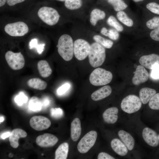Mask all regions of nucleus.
<instances>
[{"mask_svg": "<svg viewBox=\"0 0 159 159\" xmlns=\"http://www.w3.org/2000/svg\"><path fill=\"white\" fill-rule=\"evenodd\" d=\"M27 100V97L23 92H20L16 96L14 99L15 102L19 106H21L26 103Z\"/></svg>", "mask_w": 159, "mask_h": 159, "instance_id": "obj_34", "label": "nucleus"}, {"mask_svg": "<svg viewBox=\"0 0 159 159\" xmlns=\"http://www.w3.org/2000/svg\"><path fill=\"white\" fill-rule=\"evenodd\" d=\"M5 58L9 66L13 70L20 69L24 66L25 60L21 52L14 53L8 51L5 54Z\"/></svg>", "mask_w": 159, "mask_h": 159, "instance_id": "obj_7", "label": "nucleus"}, {"mask_svg": "<svg viewBox=\"0 0 159 159\" xmlns=\"http://www.w3.org/2000/svg\"><path fill=\"white\" fill-rule=\"evenodd\" d=\"M82 0H66L64 5L67 9L70 10H76L80 8L82 5Z\"/></svg>", "mask_w": 159, "mask_h": 159, "instance_id": "obj_30", "label": "nucleus"}, {"mask_svg": "<svg viewBox=\"0 0 159 159\" xmlns=\"http://www.w3.org/2000/svg\"><path fill=\"white\" fill-rule=\"evenodd\" d=\"M107 22L109 25L113 27L118 32H122L123 30V26L113 16H110L108 18Z\"/></svg>", "mask_w": 159, "mask_h": 159, "instance_id": "obj_31", "label": "nucleus"}, {"mask_svg": "<svg viewBox=\"0 0 159 159\" xmlns=\"http://www.w3.org/2000/svg\"><path fill=\"white\" fill-rule=\"evenodd\" d=\"M142 136L144 141L149 145L156 147L159 145L158 135L153 130L148 127L145 128L142 131Z\"/></svg>", "mask_w": 159, "mask_h": 159, "instance_id": "obj_13", "label": "nucleus"}, {"mask_svg": "<svg viewBox=\"0 0 159 159\" xmlns=\"http://www.w3.org/2000/svg\"><path fill=\"white\" fill-rule=\"evenodd\" d=\"M58 138L51 134L46 133L38 136L36 139L37 145L42 148L52 147L58 142Z\"/></svg>", "mask_w": 159, "mask_h": 159, "instance_id": "obj_11", "label": "nucleus"}, {"mask_svg": "<svg viewBox=\"0 0 159 159\" xmlns=\"http://www.w3.org/2000/svg\"><path fill=\"white\" fill-rule=\"evenodd\" d=\"M81 127L80 120L78 118H74L71 124V136L74 141H77L81 133Z\"/></svg>", "mask_w": 159, "mask_h": 159, "instance_id": "obj_18", "label": "nucleus"}, {"mask_svg": "<svg viewBox=\"0 0 159 159\" xmlns=\"http://www.w3.org/2000/svg\"><path fill=\"white\" fill-rule=\"evenodd\" d=\"M111 146L113 150L120 156H125L128 153L127 147L117 138L114 139L111 141Z\"/></svg>", "mask_w": 159, "mask_h": 159, "instance_id": "obj_20", "label": "nucleus"}, {"mask_svg": "<svg viewBox=\"0 0 159 159\" xmlns=\"http://www.w3.org/2000/svg\"><path fill=\"white\" fill-rule=\"evenodd\" d=\"M149 107L152 109L159 110V93H156L149 102Z\"/></svg>", "mask_w": 159, "mask_h": 159, "instance_id": "obj_32", "label": "nucleus"}, {"mask_svg": "<svg viewBox=\"0 0 159 159\" xmlns=\"http://www.w3.org/2000/svg\"><path fill=\"white\" fill-rule=\"evenodd\" d=\"M37 67L39 74L43 77H47L52 73V70L46 60L39 61L37 64Z\"/></svg>", "mask_w": 159, "mask_h": 159, "instance_id": "obj_22", "label": "nucleus"}, {"mask_svg": "<svg viewBox=\"0 0 159 159\" xmlns=\"http://www.w3.org/2000/svg\"><path fill=\"white\" fill-rule=\"evenodd\" d=\"M6 1V0H0V6L1 7L4 5Z\"/></svg>", "mask_w": 159, "mask_h": 159, "instance_id": "obj_48", "label": "nucleus"}, {"mask_svg": "<svg viewBox=\"0 0 159 159\" xmlns=\"http://www.w3.org/2000/svg\"><path fill=\"white\" fill-rule=\"evenodd\" d=\"M4 120V117L3 116L0 117V122H3Z\"/></svg>", "mask_w": 159, "mask_h": 159, "instance_id": "obj_49", "label": "nucleus"}, {"mask_svg": "<svg viewBox=\"0 0 159 159\" xmlns=\"http://www.w3.org/2000/svg\"><path fill=\"white\" fill-rule=\"evenodd\" d=\"M59 55L65 61H70L74 53V43L72 37L67 34H64L59 37L57 46Z\"/></svg>", "mask_w": 159, "mask_h": 159, "instance_id": "obj_1", "label": "nucleus"}, {"mask_svg": "<svg viewBox=\"0 0 159 159\" xmlns=\"http://www.w3.org/2000/svg\"><path fill=\"white\" fill-rule=\"evenodd\" d=\"M26 132L20 128H16L11 132L9 140L11 146L13 148H17L19 145L18 140L21 138H25L27 136Z\"/></svg>", "mask_w": 159, "mask_h": 159, "instance_id": "obj_15", "label": "nucleus"}, {"mask_svg": "<svg viewBox=\"0 0 159 159\" xmlns=\"http://www.w3.org/2000/svg\"><path fill=\"white\" fill-rule=\"evenodd\" d=\"M117 19L124 25L129 27L132 26L133 24L132 20L129 18L124 11H118L117 14Z\"/></svg>", "mask_w": 159, "mask_h": 159, "instance_id": "obj_27", "label": "nucleus"}, {"mask_svg": "<svg viewBox=\"0 0 159 159\" xmlns=\"http://www.w3.org/2000/svg\"><path fill=\"white\" fill-rule=\"evenodd\" d=\"M156 93V90L153 89L144 87L140 90L139 98L143 104H146Z\"/></svg>", "mask_w": 159, "mask_h": 159, "instance_id": "obj_21", "label": "nucleus"}, {"mask_svg": "<svg viewBox=\"0 0 159 159\" xmlns=\"http://www.w3.org/2000/svg\"><path fill=\"white\" fill-rule=\"evenodd\" d=\"M39 18L44 22L50 26H53L58 22L60 16L58 11L53 8L43 6L38 12Z\"/></svg>", "mask_w": 159, "mask_h": 159, "instance_id": "obj_5", "label": "nucleus"}, {"mask_svg": "<svg viewBox=\"0 0 159 159\" xmlns=\"http://www.w3.org/2000/svg\"><path fill=\"white\" fill-rule=\"evenodd\" d=\"M112 92L111 87L106 85L94 92L91 95L92 99L97 101L103 99L110 95Z\"/></svg>", "mask_w": 159, "mask_h": 159, "instance_id": "obj_17", "label": "nucleus"}, {"mask_svg": "<svg viewBox=\"0 0 159 159\" xmlns=\"http://www.w3.org/2000/svg\"><path fill=\"white\" fill-rule=\"evenodd\" d=\"M45 44H44L38 45L36 48L37 52L39 54H41L43 52Z\"/></svg>", "mask_w": 159, "mask_h": 159, "instance_id": "obj_44", "label": "nucleus"}, {"mask_svg": "<svg viewBox=\"0 0 159 159\" xmlns=\"http://www.w3.org/2000/svg\"><path fill=\"white\" fill-rule=\"evenodd\" d=\"M97 137V133L95 131H91L86 134L78 144L79 152L82 153H87L94 145Z\"/></svg>", "mask_w": 159, "mask_h": 159, "instance_id": "obj_6", "label": "nucleus"}, {"mask_svg": "<svg viewBox=\"0 0 159 159\" xmlns=\"http://www.w3.org/2000/svg\"><path fill=\"white\" fill-rule=\"evenodd\" d=\"M69 149V145L67 143H64L60 145L55 152V159H66Z\"/></svg>", "mask_w": 159, "mask_h": 159, "instance_id": "obj_25", "label": "nucleus"}, {"mask_svg": "<svg viewBox=\"0 0 159 159\" xmlns=\"http://www.w3.org/2000/svg\"><path fill=\"white\" fill-rule=\"evenodd\" d=\"M147 26L150 29L159 28V16H155L148 20L146 23Z\"/></svg>", "mask_w": 159, "mask_h": 159, "instance_id": "obj_33", "label": "nucleus"}, {"mask_svg": "<svg viewBox=\"0 0 159 159\" xmlns=\"http://www.w3.org/2000/svg\"><path fill=\"white\" fill-rule=\"evenodd\" d=\"M98 159H114L115 158L108 153L105 152H101L97 156Z\"/></svg>", "mask_w": 159, "mask_h": 159, "instance_id": "obj_41", "label": "nucleus"}, {"mask_svg": "<svg viewBox=\"0 0 159 159\" xmlns=\"http://www.w3.org/2000/svg\"><path fill=\"white\" fill-rule=\"evenodd\" d=\"M139 62L145 67L152 69L155 65L159 64V55L152 54L143 55L140 58Z\"/></svg>", "mask_w": 159, "mask_h": 159, "instance_id": "obj_14", "label": "nucleus"}, {"mask_svg": "<svg viewBox=\"0 0 159 159\" xmlns=\"http://www.w3.org/2000/svg\"><path fill=\"white\" fill-rule=\"evenodd\" d=\"M42 103V106L46 107L49 105L50 101L48 98H46L43 99Z\"/></svg>", "mask_w": 159, "mask_h": 159, "instance_id": "obj_45", "label": "nucleus"}, {"mask_svg": "<svg viewBox=\"0 0 159 159\" xmlns=\"http://www.w3.org/2000/svg\"><path fill=\"white\" fill-rule=\"evenodd\" d=\"M90 45L88 42L83 39H79L75 40L74 53L76 59L79 60L85 59L88 55Z\"/></svg>", "mask_w": 159, "mask_h": 159, "instance_id": "obj_9", "label": "nucleus"}, {"mask_svg": "<svg viewBox=\"0 0 159 159\" xmlns=\"http://www.w3.org/2000/svg\"><path fill=\"white\" fill-rule=\"evenodd\" d=\"M25 0H6L7 4L10 6H14L17 4L23 2Z\"/></svg>", "mask_w": 159, "mask_h": 159, "instance_id": "obj_42", "label": "nucleus"}, {"mask_svg": "<svg viewBox=\"0 0 159 159\" xmlns=\"http://www.w3.org/2000/svg\"><path fill=\"white\" fill-rule=\"evenodd\" d=\"M108 37L111 39L116 40L119 38V34L115 29H111L108 30Z\"/></svg>", "mask_w": 159, "mask_h": 159, "instance_id": "obj_38", "label": "nucleus"}, {"mask_svg": "<svg viewBox=\"0 0 159 159\" xmlns=\"http://www.w3.org/2000/svg\"><path fill=\"white\" fill-rule=\"evenodd\" d=\"M70 85L69 83H66L59 87L57 90V94L62 95L64 94L69 89Z\"/></svg>", "mask_w": 159, "mask_h": 159, "instance_id": "obj_39", "label": "nucleus"}, {"mask_svg": "<svg viewBox=\"0 0 159 159\" xmlns=\"http://www.w3.org/2000/svg\"><path fill=\"white\" fill-rule=\"evenodd\" d=\"M112 74L110 71L102 68H97L91 73L89 81L93 85H103L110 83L112 80Z\"/></svg>", "mask_w": 159, "mask_h": 159, "instance_id": "obj_3", "label": "nucleus"}, {"mask_svg": "<svg viewBox=\"0 0 159 159\" xmlns=\"http://www.w3.org/2000/svg\"><path fill=\"white\" fill-rule=\"evenodd\" d=\"M134 2H141L143 1L144 0H133Z\"/></svg>", "mask_w": 159, "mask_h": 159, "instance_id": "obj_50", "label": "nucleus"}, {"mask_svg": "<svg viewBox=\"0 0 159 159\" xmlns=\"http://www.w3.org/2000/svg\"><path fill=\"white\" fill-rule=\"evenodd\" d=\"M142 102L138 96L130 95L125 97L121 103V107L125 112L131 114L138 111L141 108Z\"/></svg>", "mask_w": 159, "mask_h": 159, "instance_id": "obj_4", "label": "nucleus"}, {"mask_svg": "<svg viewBox=\"0 0 159 159\" xmlns=\"http://www.w3.org/2000/svg\"><path fill=\"white\" fill-rule=\"evenodd\" d=\"M149 77L148 73L145 67L142 65H138L134 72L132 82L134 85H138L146 82Z\"/></svg>", "mask_w": 159, "mask_h": 159, "instance_id": "obj_12", "label": "nucleus"}, {"mask_svg": "<svg viewBox=\"0 0 159 159\" xmlns=\"http://www.w3.org/2000/svg\"><path fill=\"white\" fill-rule=\"evenodd\" d=\"M4 30L11 36L21 37L28 33L29 28L24 22L18 21L6 24L4 27Z\"/></svg>", "mask_w": 159, "mask_h": 159, "instance_id": "obj_8", "label": "nucleus"}, {"mask_svg": "<svg viewBox=\"0 0 159 159\" xmlns=\"http://www.w3.org/2000/svg\"><path fill=\"white\" fill-rule=\"evenodd\" d=\"M106 16L105 12L99 9H95L91 12L90 21L93 26H95L98 21L104 19Z\"/></svg>", "mask_w": 159, "mask_h": 159, "instance_id": "obj_24", "label": "nucleus"}, {"mask_svg": "<svg viewBox=\"0 0 159 159\" xmlns=\"http://www.w3.org/2000/svg\"><path fill=\"white\" fill-rule=\"evenodd\" d=\"M146 8L152 12L159 15V4L154 2L148 3Z\"/></svg>", "mask_w": 159, "mask_h": 159, "instance_id": "obj_35", "label": "nucleus"}, {"mask_svg": "<svg viewBox=\"0 0 159 159\" xmlns=\"http://www.w3.org/2000/svg\"><path fill=\"white\" fill-rule=\"evenodd\" d=\"M118 109L112 107L107 109L103 112L102 117L104 121L108 124H114L118 119Z\"/></svg>", "mask_w": 159, "mask_h": 159, "instance_id": "obj_16", "label": "nucleus"}, {"mask_svg": "<svg viewBox=\"0 0 159 159\" xmlns=\"http://www.w3.org/2000/svg\"><path fill=\"white\" fill-rule=\"evenodd\" d=\"M27 84L30 87L39 90H44L47 85L45 82L37 78L29 79L27 82Z\"/></svg>", "mask_w": 159, "mask_h": 159, "instance_id": "obj_23", "label": "nucleus"}, {"mask_svg": "<svg viewBox=\"0 0 159 159\" xmlns=\"http://www.w3.org/2000/svg\"><path fill=\"white\" fill-rule=\"evenodd\" d=\"M150 36L153 39L159 41V28L151 31L150 34Z\"/></svg>", "mask_w": 159, "mask_h": 159, "instance_id": "obj_40", "label": "nucleus"}, {"mask_svg": "<svg viewBox=\"0 0 159 159\" xmlns=\"http://www.w3.org/2000/svg\"><path fill=\"white\" fill-rule=\"evenodd\" d=\"M42 102L37 97L33 96L29 101L28 107L29 109L34 112H38L41 110L42 107Z\"/></svg>", "mask_w": 159, "mask_h": 159, "instance_id": "obj_26", "label": "nucleus"}, {"mask_svg": "<svg viewBox=\"0 0 159 159\" xmlns=\"http://www.w3.org/2000/svg\"><path fill=\"white\" fill-rule=\"evenodd\" d=\"M93 39L96 42L107 48H110L113 45V43L112 41L105 39L99 35H94Z\"/></svg>", "mask_w": 159, "mask_h": 159, "instance_id": "obj_29", "label": "nucleus"}, {"mask_svg": "<svg viewBox=\"0 0 159 159\" xmlns=\"http://www.w3.org/2000/svg\"><path fill=\"white\" fill-rule=\"evenodd\" d=\"M58 1H65L66 0H57Z\"/></svg>", "mask_w": 159, "mask_h": 159, "instance_id": "obj_51", "label": "nucleus"}, {"mask_svg": "<svg viewBox=\"0 0 159 159\" xmlns=\"http://www.w3.org/2000/svg\"><path fill=\"white\" fill-rule=\"evenodd\" d=\"M88 56L91 66L93 67H98L101 66L105 61V49L100 44L94 42L90 45Z\"/></svg>", "mask_w": 159, "mask_h": 159, "instance_id": "obj_2", "label": "nucleus"}, {"mask_svg": "<svg viewBox=\"0 0 159 159\" xmlns=\"http://www.w3.org/2000/svg\"><path fill=\"white\" fill-rule=\"evenodd\" d=\"M52 117L56 118L62 117L63 115V110L59 108H52L50 110Z\"/></svg>", "mask_w": 159, "mask_h": 159, "instance_id": "obj_36", "label": "nucleus"}, {"mask_svg": "<svg viewBox=\"0 0 159 159\" xmlns=\"http://www.w3.org/2000/svg\"><path fill=\"white\" fill-rule=\"evenodd\" d=\"M158 140L159 141V134L158 135Z\"/></svg>", "mask_w": 159, "mask_h": 159, "instance_id": "obj_52", "label": "nucleus"}, {"mask_svg": "<svg viewBox=\"0 0 159 159\" xmlns=\"http://www.w3.org/2000/svg\"><path fill=\"white\" fill-rule=\"evenodd\" d=\"M107 2L113 6L114 10L116 11L124 10L128 6L123 0H108Z\"/></svg>", "mask_w": 159, "mask_h": 159, "instance_id": "obj_28", "label": "nucleus"}, {"mask_svg": "<svg viewBox=\"0 0 159 159\" xmlns=\"http://www.w3.org/2000/svg\"><path fill=\"white\" fill-rule=\"evenodd\" d=\"M37 42V39L34 38L32 39L29 43L30 48L32 49L33 48H36L38 45Z\"/></svg>", "mask_w": 159, "mask_h": 159, "instance_id": "obj_43", "label": "nucleus"}, {"mask_svg": "<svg viewBox=\"0 0 159 159\" xmlns=\"http://www.w3.org/2000/svg\"><path fill=\"white\" fill-rule=\"evenodd\" d=\"M29 124L34 130L41 131L48 129L51 125V122L49 119L44 116H35L31 118Z\"/></svg>", "mask_w": 159, "mask_h": 159, "instance_id": "obj_10", "label": "nucleus"}, {"mask_svg": "<svg viewBox=\"0 0 159 159\" xmlns=\"http://www.w3.org/2000/svg\"><path fill=\"white\" fill-rule=\"evenodd\" d=\"M118 134L128 150H132L135 145V140L132 135L128 132L122 130H119Z\"/></svg>", "mask_w": 159, "mask_h": 159, "instance_id": "obj_19", "label": "nucleus"}, {"mask_svg": "<svg viewBox=\"0 0 159 159\" xmlns=\"http://www.w3.org/2000/svg\"><path fill=\"white\" fill-rule=\"evenodd\" d=\"M11 134V133L9 132H4L3 133L1 136V138L3 139H4L5 138L9 137Z\"/></svg>", "mask_w": 159, "mask_h": 159, "instance_id": "obj_47", "label": "nucleus"}, {"mask_svg": "<svg viewBox=\"0 0 159 159\" xmlns=\"http://www.w3.org/2000/svg\"><path fill=\"white\" fill-rule=\"evenodd\" d=\"M151 70V77L153 80H159V64L155 65Z\"/></svg>", "mask_w": 159, "mask_h": 159, "instance_id": "obj_37", "label": "nucleus"}, {"mask_svg": "<svg viewBox=\"0 0 159 159\" xmlns=\"http://www.w3.org/2000/svg\"><path fill=\"white\" fill-rule=\"evenodd\" d=\"M108 30L105 27H103L101 30L100 32L102 35L108 37Z\"/></svg>", "mask_w": 159, "mask_h": 159, "instance_id": "obj_46", "label": "nucleus"}]
</instances>
